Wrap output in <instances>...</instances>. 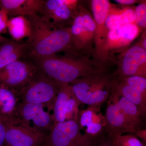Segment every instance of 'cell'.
<instances>
[{
    "mask_svg": "<svg viewBox=\"0 0 146 146\" xmlns=\"http://www.w3.org/2000/svg\"><path fill=\"white\" fill-rule=\"evenodd\" d=\"M31 23L32 34L28 39L29 55L35 60L65 51L76 52L73 49L70 27L52 28L37 13L27 16Z\"/></svg>",
    "mask_w": 146,
    "mask_h": 146,
    "instance_id": "1",
    "label": "cell"
},
{
    "mask_svg": "<svg viewBox=\"0 0 146 146\" xmlns=\"http://www.w3.org/2000/svg\"><path fill=\"white\" fill-rule=\"evenodd\" d=\"M36 60L40 70L49 77L59 83L69 84L78 79L107 70L89 55L80 53L63 56L54 54Z\"/></svg>",
    "mask_w": 146,
    "mask_h": 146,
    "instance_id": "2",
    "label": "cell"
},
{
    "mask_svg": "<svg viewBox=\"0 0 146 146\" xmlns=\"http://www.w3.org/2000/svg\"><path fill=\"white\" fill-rule=\"evenodd\" d=\"M118 83L113 74L105 70L78 79L69 84L80 104L101 107Z\"/></svg>",
    "mask_w": 146,
    "mask_h": 146,
    "instance_id": "3",
    "label": "cell"
},
{
    "mask_svg": "<svg viewBox=\"0 0 146 146\" xmlns=\"http://www.w3.org/2000/svg\"><path fill=\"white\" fill-rule=\"evenodd\" d=\"M54 104H29L21 102L13 121L48 136L54 125Z\"/></svg>",
    "mask_w": 146,
    "mask_h": 146,
    "instance_id": "4",
    "label": "cell"
},
{
    "mask_svg": "<svg viewBox=\"0 0 146 146\" xmlns=\"http://www.w3.org/2000/svg\"><path fill=\"white\" fill-rule=\"evenodd\" d=\"M142 31L134 23L123 25L108 31L102 48L100 62L106 68L115 63L116 55L124 52Z\"/></svg>",
    "mask_w": 146,
    "mask_h": 146,
    "instance_id": "5",
    "label": "cell"
},
{
    "mask_svg": "<svg viewBox=\"0 0 146 146\" xmlns=\"http://www.w3.org/2000/svg\"><path fill=\"white\" fill-rule=\"evenodd\" d=\"M60 84L39 69L34 76L16 93L23 102L54 104Z\"/></svg>",
    "mask_w": 146,
    "mask_h": 146,
    "instance_id": "6",
    "label": "cell"
},
{
    "mask_svg": "<svg viewBox=\"0 0 146 146\" xmlns=\"http://www.w3.org/2000/svg\"><path fill=\"white\" fill-rule=\"evenodd\" d=\"M98 141L80 130L77 122L55 123L43 146H96Z\"/></svg>",
    "mask_w": 146,
    "mask_h": 146,
    "instance_id": "7",
    "label": "cell"
},
{
    "mask_svg": "<svg viewBox=\"0 0 146 146\" xmlns=\"http://www.w3.org/2000/svg\"><path fill=\"white\" fill-rule=\"evenodd\" d=\"M117 59V68L113 75L118 82L133 76L146 78V50L134 45Z\"/></svg>",
    "mask_w": 146,
    "mask_h": 146,
    "instance_id": "8",
    "label": "cell"
},
{
    "mask_svg": "<svg viewBox=\"0 0 146 146\" xmlns=\"http://www.w3.org/2000/svg\"><path fill=\"white\" fill-rule=\"evenodd\" d=\"M31 62L18 60L0 70V84L17 92L26 85L39 70Z\"/></svg>",
    "mask_w": 146,
    "mask_h": 146,
    "instance_id": "9",
    "label": "cell"
},
{
    "mask_svg": "<svg viewBox=\"0 0 146 146\" xmlns=\"http://www.w3.org/2000/svg\"><path fill=\"white\" fill-rule=\"evenodd\" d=\"M5 129V146H43L47 136L15 121L3 124Z\"/></svg>",
    "mask_w": 146,
    "mask_h": 146,
    "instance_id": "10",
    "label": "cell"
},
{
    "mask_svg": "<svg viewBox=\"0 0 146 146\" xmlns=\"http://www.w3.org/2000/svg\"><path fill=\"white\" fill-rule=\"evenodd\" d=\"M63 0L44 1L40 13L42 21L52 28L69 27L72 25L74 12L64 4Z\"/></svg>",
    "mask_w": 146,
    "mask_h": 146,
    "instance_id": "11",
    "label": "cell"
},
{
    "mask_svg": "<svg viewBox=\"0 0 146 146\" xmlns=\"http://www.w3.org/2000/svg\"><path fill=\"white\" fill-rule=\"evenodd\" d=\"M91 3L92 16L96 25L93 56L100 62L102 48L108 32L106 27V19L111 3L108 0H93Z\"/></svg>",
    "mask_w": 146,
    "mask_h": 146,
    "instance_id": "12",
    "label": "cell"
},
{
    "mask_svg": "<svg viewBox=\"0 0 146 146\" xmlns=\"http://www.w3.org/2000/svg\"><path fill=\"white\" fill-rule=\"evenodd\" d=\"M101 108L88 106L80 110L77 121L80 130L98 141L106 133L105 117L102 113Z\"/></svg>",
    "mask_w": 146,
    "mask_h": 146,
    "instance_id": "13",
    "label": "cell"
},
{
    "mask_svg": "<svg viewBox=\"0 0 146 146\" xmlns=\"http://www.w3.org/2000/svg\"><path fill=\"white\" fill-rule=\"evenodd\" d=\"M106 102L107 107L105 115L106 134L108 136L125 133L133 134L136 130L128 122L118 105L109 100Z\"/></svg>",
    "mask_w": 146,
    "mask_h": 146,
    "instance_id": "14",
    "label": "cell"
},
{
    "mask_svg": "<svg viewBox=\"0 0 146 146\" xmlns=\"http://www.w3.org/2000/svg\"><path fill=\"white\" fill-rule=\"evenodd\" d=\"M21 101L16 91L0 84V123L12 122Z\"/></svg>",
    "mask_w": 146,
    "mask_h": 146,
    "instance_id": "15",
    "label": "cell"
},
{
    "mask_svg": "<svg viewBox=\"0 0 146 146\" xmlns=\"http://www.w3.org/2000/svg\"><path fill=\"white\" fill-rule=\"evenodd\" d=\"M43 0H0V9L5 10L8 16H27L40 13L44 5Z\"/></svg>",
    "mask_w": 146,
    "mask_h": 146,
    "instance_id": "16",
    "label": "cell"
},
{
    "mask_svg": "<svg viewBox=\"0 0 146 146\" xmlns=\"http://www.w3.org/2000/svg\"><path fill=\"white\" fill-rule=\"evenodd\" d=\"M83 19V27L78 52L83 54H93L96 25L93 16L82 6L78 5Z\"/></svg>",
    "mask_w": 146,
    "mask_h": 146,
    "instance_id": "17",
    "label": "cell"
},
{
    "mask_svg": "<svg viewBox=\"0 0 146 146\" xmlns=\"http://www.w3.org/2000/svg\"><path fill=\"white\" fill-rule=\"evenodd\" d=\"M115 88L108 100L115 102L118 105L128 122L135 130L141 129L142 118L138 108L127 99L118 94Z\"/></svg>",
    "mask_w": 146,
    "mask_h": 146,
    "instance_id": "18",
    "label": "cell"
},
{
    "mask_svg": "<svg viewBox=\"0 0 146 146\" xmlns=\"http://www.w3.org/2000/svg\"><path fill=\"white\" fill-rule=\"evenodd\" d=\"M134 9L131 7L118 8L111 4L106 19L107 30L109 31L125 24L134 23Z\"/></svg>",
    "mask_w": 146,
    "mask_h": 146,
    "instance_id": "19",
    "label": "cell"
},
{
    "mask_svg": "<svg viewBox=\"0 0 146 146\" xmlns=\"http://www.w3.org/2000/svg\"><path fill=\"white\" fill-rule=\"evenodd\" d=\"M29 45L12 41L3 43L0 46V70L7 65L19 60L26 52Z\"/></svg>",
    "mask_w": 146,
    "mask_h": 146,
    "instance_id": "20",
    "label": "cell"
},
{
    "mask_svg": "<svg viewBox=\"0 0 146 146\" xmlns=\"http://www.w3.org/2000/svg\"><path fill=\"white\" fill-rule=\"evenodd\" d=\"M115 90L118 94L135 104L138 108L142 119L145 118L146 114V94L122 81L118 82Z\"/></svg>",
    "mask_w": 146,
    "mask_h": 146,
    "instance_id": "21",
    "label": "cell"
},
{
    "mask_svg": "<svg viewBox=\"0 0 146 146\" xmlns=\"http://www.w3.org/2000/svg\"><path fill=\"white\" fill-rule=\"evenodd\" d=\"M7 29L12 38L16 41L25 38L29 39L31 36V23L27 16H19L9 19Z\"/></svg>",
    "mask_w": 146,
    "mask_h": 146,
    "instance_id": "22",
    "label": "cell"
},
{
    "mask_svg": "<svg viewBox=\"0 0 146 146\" xmlns=\"http://www.w3.org/2000/svg\"><path fill=\"white\" fill-rule=\"evenodd\" d=\"M74 94L70 85L60 83L54 103V117L55 123L65 121V108L68 100Z\"/></svg>",
    "mask_w": 146,
    "mask_h": 146,
    "instance_id": "23",
    "label": "cell"
},
{
    "mask_svg": "<svg viewBox=\"0 0 146 146\" xmlns=\"http://www.w3.org/2000/svg\"><path fill=\"white\" fill-rule=\"evenodd\" d=\"M108 136L115 146H146L133 134L125 133Z\"/></svg>",
    "mask_w": 146,
    "mask_h": 146,
    "instance_id": "24",
    "label": "cell"
},
{
    "mask_svg": "<svg viewBox=\"0 0 146 146\" xmlns=\"http://www.w3.org/2000/svg\"><path fill=\"white\" fill-rule=\"evenodd\" d=\"M79 103L73 94L68 100L65 108V121H74L77 122L80 110Z\"/></svg>",
    "mask_w": 146,
    "mask_h": 146,
    "instance_id": "25",
    "label": "cell"
},
{
    "mask_svg": "<svg viewBox=\"0 0 146 146\" xmlns=\"http://www.w3.org/2000/svg\"><path fill=\"white\" fill-rule=\"evenodd\" d=\"M134 23L142 31L145 30L146 27V1L142 2L134 8Z\"/></svg>",
    "mask_w": 146,
    "mask_h": 146,
    "instance_id": "26",
    "label": "cell"
},
{
    "mask_svg": "<svg viewBox=\"0 0 146 146\" xmlns=\"http://www.w3.org/2000/svg\"><path fill=\"white\" fill-rule=\"evenodd\" d=\"M120 81H123L126 84L134 87L142 93L146 94V78L133 76L125 78Z\"/></svg>",
    "mask_w": 146,
    "mask_h": 146,
    "instance_id": "27",
    "label": "cell"
},
{
    "mask_svg": "<svg viewBox=\"0 0 146 146\" xmlns=\"http://www.w3.org/2000/svg\"><path fill=\"white\" fill-rule=\"evenodd\" d=\"M8 20V15L6 11L0 9V35L6 31Z\"/></svg>",
    "mask_w": 146,
    "mask_h": 146,
    "instance_id": "28",
    "label": "cell"
},
{
    "mask_svg": "<svg viewBox=\"0 0 146 146\" xmlns=\"http://www.w3.org/2000/svg\"><path fill=\"white\" fill-rule=\"evenodd\" d=\"M96 146H115L113 145L111 139L108 136L107 134H105L102 136L98 141Z\"/></svg>",
    "mask_w": 146,
    "mask_h": 146,
    "instance_id": "29",
    "label": "cell"
},
{
    "mask_svg": "<svg viewBox=\"0 0 146 146\" xmlns=\"http://www.w3.org/2000/svg\"><path fill=\"white\" fill-rule=\"evenodd\" d=\"M64 4L71 10L74 11L78 6V1L76 0H63Z\"/></svg>",
    "mask_w": 146,
    "mask_h": 146,
    "instance_id": "30",
    "label": "cell"
},
{
    "mask_svg": "<svg viewBox=\"0 0 146 146\" xmlns=\"http://www.w3.org/2000/svg\"><path fill=\"white\" fill-rule=\"evenodd\" d=\"M137 138H140L142 139L144 143H146V129H140L136 130L133 134Z\"/></svg>",
    "mask_w": 146,
    "mask_h": 146,
    "instance_id": "31",
    "label": "cell"
},
{
    "mask_svg": "<svg viewBox=\"0 0 146 146\" xmlns=\"http://www.w3.org/2000/svg\"><path fill=\"white\" fill-rule=\"evenodd\" d=\"M5 129L4 126L0 123V146H5Z\"/></svg>",
    "mask_w": 146,
    "mask_h": 146,
    "instance_id": "32",
    "label": "cell"
},
{
    "mask_svg": "<svg viewBox=\"0 0 146 146\" xmlns=\"http://www.w3.org/2000/svg\"><path fill=\"white\" fill-rule=\"evenodd\" d=\"M136 45L143 48L146 50V30L143 31L141 39L139 42L136 43Z\"/></svg>",
    "mask_w": 146,
    "mask_h": 146,
    "instance_id": "33",
    "label": "cell"
},
{
    "mask_svg": "<svg viewBox=\"0 0 146 146\" xmlns=\"http://www.w3.org/2000/svg\"><path fill=\"white\" fill-rule=\"evenodd\" d=\"M116 2L119 3L120 4L123 5H132L135 3L138 2V1L136 0H116Z\"/></svg>",
    "mask_w": 146,
    "mask_h": 146,
    "instance_id": "34",
    "label": "cell"
}]
</instances>
